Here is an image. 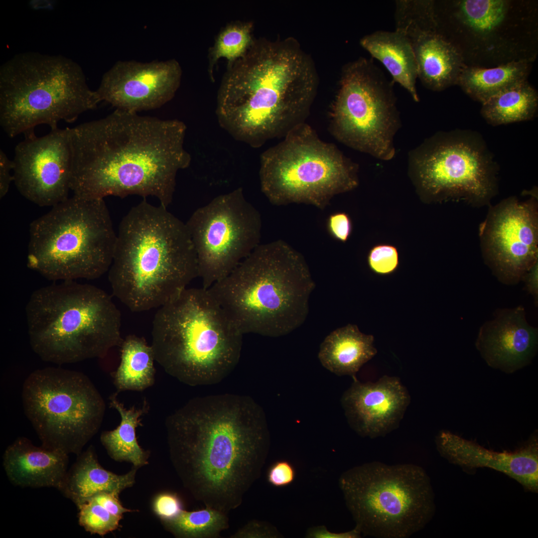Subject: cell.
Listing matches in <instances>:
<instances>
[{
    "label": "cell",
    "mask_w": 538,
    "mask_h": 538,
    "mask_svg": "<svg viewBox=\"0 0 538 538\" xmlns=\"http://www.w3.org/2000/svg\"><path fill=\"white\" fill-rule=\"evenodd\" d=\"M173 465L184 486L205 507H239L260 477L270 436L265 413L251 397H196L165 422Z\"/></svg>",
    "instance_id": "cell-1"
},
{
    "label": "cell",
    "mask_w": 538,
    "mask_h": 538,
    "mask_svg": "<svg viewBox=\"0 0 538 538\" xmlns=\"http://www.w3.org/2000/svg\"><path fill=\"white\" fill-rule=\"evenodd\" d=\"M185 124L116 109L69 128L70 190L91 199L130 195L156 198L167 208L179 170L191 162Z\"/></svg>",
    "instance_id": "cell-2"
},
{
    "label": "cell",
    "mask_w": 538,
    "mask_h": 538,
    "mask_svg": "<svg viewBox=\"0 0 538 538\" xmlns=\"http://www.w3.org/2000/svg\"><path fill=\"white\" fill-rule=\"evenodd\" d=\"M316 88L314 67L295 42L255 40L228 65L217 95L218 122L235 139L259 147L305 122Z\"/></svg>",
    "instance_id": "cell-3"
},
{
    "label": "cell",
    "mask_w": 538,
    "mask_h": 538,
    "mask_svg": "<svg viewBox=\"0 0 538 538\" xmlns=\"http://www.w3.org/2000/svg\"><path fill=\"white\" fill-rule=\"evenodd\" d=\"M143 199L120 224L108 270L113 295L133 312L159 308L198 276L186 223Z\"/></svg>",
    "instance_id": "cell-4"
},
{
    "label": "cell",
    "mask_w": 538,
    "mask_h": 538,
    "mask_svg": "<svg viewBox=\"0 0 538 538\" xmlns=\"http://www.w3.org/2000/svg\"><path fill=\"white\" fill-rule=\"evenodd\" d=\"M315 287L303 256L277 240L260 244L208 289L243 334L276 337L304 323Z\"/></svg>",
    "instance_id": "cell-5"
},
{
    "label": "cell",
    "mask_w": 538,
    "mask_h": 538,
    "mask_svg": "<svg viewBox=\"0 0 538 538\" xmlns=\"http://www.w3.org/2000/svg\"><path fill=\"white\" fill-rule=\"evenodd\" d=\"M243 335L208 288L187 287L158 308L150 345L170 376L190 386L211 385L237 365Z\"/></svg>",
    "instance_id": "cell-6"
},
{
    "label": "cell",
    "mask_w": 538,
    "mask_h": 538,
    "mask_svg": "<svg viewBox=\"0 0 538 538\" xmlns=\"http://www.w3.org/2000/svg\"><path fill=\"white\" fill-rule=\"evenodd\" d=\"M29 343L58 365L103 357L121 346V315L102 289L74 280L34 291L25 307Z\"/></svg>",
    "instance_id": "cell-7"
},
{
    "label": "cell",
    "mask_w": 538,
    "mask_h": 538,
    "mask_svg": "<svg viewBox=\"0 0 538 538\" xmlns=\"http://www.w3.org/2000/svg\"><path fill=\"white\" fill-rule=\"evenodd\" d=\"M101 102L81 66L64 56L35 52L15 55L0 68V124L11 138L35 134L38 125L58 129Z\"/></svg>",
    "instance_id": "cell-8"
},
{
    "label": "cell",
    "mask_w": 538,
    "mask_h": 538,
    "mask_svg": "<svg viewBox=\"0 0 538 538\" xmlns=\"http://www.w3.org/2000/svg\"><path fill=\"white\" fill-rule=\"evenodd\" d=\"M27 267L50 280L94 279L108 271L116 233L102 199L73 195L29 225Z\"/></svg>",
    "instance_id": "cell-9"
},
{
    "label": "cell",
    "mask_w": 538,
    "mask_h": 538,
    "mask_svg": "<svg viewBox=\"0 0 538 538\" xmlns=\"http://www.w3.org/2000/svg\"><path fill=\"white\" fill-rule=\"evenodd\" d=\"M438 32L467 66L491 68L532 63L538 53V6L517 0L435 1Z\"/></svg>",
    "instance_id": "cell-10"
},
{
    "label": "cell",
    "mask_w": 538,
    "mask_h": 538,
    "mask_svg": "<svg viewBox=\"0 0 538 538\" xmlns=\"http://www.w3.org/2000/svg\"><path fill=\"white\" fill-rule=\"evenodd\" d=\"M339 485L364 536L408 538L423 529L435 512L430 479L415 464L365 463L343 472Z\"/></svg>",
    "instance_id": "cell-11"
},
{
    "label": "cell",
    "mask_w": 538,
    "mask_h": 538,
    "mask_svg": "<svg viewBox=\"0 0 538 538\" xmlns=\"http://www.w3.org/2000/svg\"><path fill=\"white\" fill-rule=\"evenodd\" d=\"M358 166L305 122L261 156V190L272 204H310L323 209L335 195L355 189Z\"/></svg>",
    "instance_id": "cell-12"
},
{
    "label": "cell",
    "mask_w": 538,
    "mask_h": 538,
    "mask_svg": "<svg viewBox=\"0 0 538 538\" xmlns=\"http://www.w3.org/2000/svg\"><path fill=\"white\" fill-rule=\"evenodd\" d=\"M409 174L429 201L490 205L498 191V167L481 135L470 130L440 132L408 155Z\"/></svg>",
    "instance_id": "cell-13"
},
{
    "label": "cell",
    "mask_w": 538,
    "mask_h": 538,
    "mask_svg": "<svg viewBox=\"0 0 538 538\" xmlns=\"http://www.w3.org/2000/svg\"><path fill=\"white\" fill-rule=\"evenodd\" d=\"M25 414L42 446L79 455L98 431L105 402L83 373L47 367L30 374L22 389Z\"/></svg>",
    "instance_id": "cell-14"
},
{
    "label": "cell",
    "mask_w": 538,
    "mask_h": 538,
    "mask_svg": "<svg viewBox=\"0 0 538 538\" xmlns=\"http://www.w3.org/2000/svg\"><path fill=\"white\" fill-rule=\"evenodd\" d=\"M340 82L331 115L332 134L355 150L392 159L401 126L393 81L371 60L362 58L344 67Z\"/></svg>",
    "instance_id": "cell-15"
},
{
    "label": "cell",
    "mask_w": 538,
    "mask_h": 538,
    "mask_svg": "<svg viewBox=\"0 0 538 538\" xmlns=\"http://www.w3.org/2000/svg\"><path fill=\"white\" fill-rule=\"evenodd\" d=\"M185 223L205 288L228 275L260 244L261 215L241 188L214 198Z\"/></svg>",
    "instance_id": "cell-16"
},
{
    "label": "cell",
    "mask_w": 538,
    "mask_h": 538,
    "mask_svg": "<svg viewBox=\"0 0 538 538\" xmlns=\"http://www.w3.org/2000/svg\"><path fill=\"white\" fill-rule=\"evenodd\" d=\"M511 196L489 207L479 236L485 263L501 282L517 284L538 261V203Z\"/></svg>",
    "instance_id": "cell-17"
},
{
    "label": "cell",
    "mask_w": 538,
    "mask_h": 538,
    "mask_svg": "<svg viewBox=\"0 0 538 538\" xmlns=\"http://www.w3.org/2000/svg\"><path fill=\"white\" fill-rule=\"evenodd\" d=\"M13 181L26 199L52 207L68 198L71 175L69 128L24 136L14 148Z\"/></svg>",
    "instance_id": "cell-18"
},
{
    "label": "cell",
    "mask_w": 538,
    "mask_h": 538,
    "mask_svg": "<svg viewBox=\"0 0 538 538\" xmlns=\"http://www.w3.org/2000/svg\"><path fill=\"white\" fill-rule=\"evenodd\" d=\"M182 70L175 59L142 63L117 62L103 76L96 90L101 101L133 113L158 108L178 89Z\"/></svg>",
    "instance_id": "cell-19"
},
{
    "label": "cell",
    "mask_w": 538,
    "mask_h": 538,
    "mask_svg": "<svg viewBox=\"0 0 538 538\" xmlns=\"http://www.w3.org/2000/svg\"><path fill=\"white\" fill-rule=\"evenodd\" d=\"M341 403L350 426L363 437L384 436L396 429L409 404L406 389L395 377L362 383L354 377Z\"/></svg>",
    "instance_id": "cell-20"
},
{
    "label": "cell",
    "mask_w": 538,
    "mask_h": 538,
    "mask_svg": "<svg viewBox=\"0 0 538 538\" xmlns=\"http://www.w3.org/2000/svg\"><path fill=\"white\" fill-rule=\"evenodd\" d=\"M440 455L449 462L472 473L478 468L488 467L515 479L527 491H538V438L534 432L513 451H494L448 430L435 437Z\"/></svg>",
    "instance_id": "cell-21"
},
{
    "label": "cell",
    "mask_w": 538,
    "mask_h": 538,
    "mask_svg": "<svg viewBox=\"0 0 538 538\" xmlns=\"http://www.w3.org/2000/svg\"><path fill=\"white\" fill-rule=\"evenodd\" d=\"M396 29L407 39L417 66L418 78L428 89L440 91L457 84L467 66L457 48L438 31L435 21L410 12L398 20Z\"/></svg>",
    "instance_id": "cell-22"
},
{
    "label": "cell",
    "mask_w": 538,
    "mask_h": 538,
    "mask_svg": "<svg viewBox=\"0 0 538 538\" xmlns=\"http://www.w3.org/2000/svg\"><path fill=\"white\" fill-rule=\"evenodd\" d=\"M480 328L477 349L488 366L512 374L531 363L536 355L538 331L528 322L525 308L499 309Z\"/></svg>",
    "instance_id": "cell-23"
},
{
    "label": "cell",
    "mask_w": 538,
    "mask_h": 538,
    "mask_svg": "<svg viewBox=\"0 0 538 538\" xmlns=\"http://www.w3.org/2000/svg\"><path fill=\"white\" fill-rule=\"evenodd\" d=\"M3 466L9 480L15 486L59 490L68 470V455L37 446L27 438L19 437L6 448Z\"/></svg>",
    "instance_id": "cell-24"
},
{
    "label": "cell",
    "mask_w": 538,
    "mask_h": 538,
    "mask_svg": "<svg viewBox=\"0 0 538 538\" xmlns=\"http://www.w3.org/2000/svg\"><path fill=\"white\" fill-rule=\"evenodd\" d=\"M136 469L119 475L108 471L99 463L90 446L79 455L68 470L59 490L77 507L102 492L119 494L134 483Z\"/></svg>",
    "instance_id": "cell-25"
},
{
    "label": "cell",
    "mask_w": 538,
    "mask_h": 538,
    "mask_svg": "<svg viewBox=\"0 0 538 538\" xmlns=\"http://www.w3.org/2000/svg\"><path fill=\"white\" fill-rule=\"evenodd\" d=\"M374 336L348 324L331 332L321 343L318 358L322 366L339 376L355 377L361 367L377 353Z\"/></svg>",
    "instance_id": "cell-26"
},
{
    "label": "cell",
    "mask_w": 538,
    "mask_h": 538,
    "mask_svg": "<svg viewBox=\"0 0 538 538\" xmlns=\"http://www.w3.org/2000/svg\"><path fill=\"white\" fill-rule=\"evenodd\" d=\"M361 45L380 61L398 83L419 102L416 88L417 66L412 48L401 32L377 31L363 37Z\"/></svg>",
    "instance_id": "cell-27"
},
{
    "label": "cell",
    "mask_w": 538,
    "mask_h": 538,
    "mask_svg": "<svg viewBox=\"0 0 538 538\" xmlns=\"http://www.w3.org/2000/svg\"><path fill=\"white\" fill-rule=\"evenodd\" d=\"M116 392L109 398L110 406L120 414L121 422L115 429L102 433L100 440L109 456L118 461H127L136 468L147 463L148 453L138 444L136 428L141 425V417L148 411L146 401L140 407L127 408L118 399Z\"/></svg>",
    "instance_id": "cell-28"
},
{
    "label": "cell",
    "mask_w": 538,
    "mask_h": 538,
    "mask_svg": "<svg viewBox=\"0 0 538 538\" xmlns=\"http://www.w3.org/2000/svg\"><path fill=\"white\" fill-rule=\"evenodd\" d=\"M531 63L512 62L497 67L466 66L457 85L471 98L483 103L493 96L527 81Z\"/></svg>",
    "instance_id": "cell-29"
},
{
    "label": "cell",
    "mask_w": 538,
    "mask_h": 538,
    "mask_svg": "<svg viewBox=\"0 0 538 538\" xmlns=\"http://www.w3.org/2000/svg\"><path fill=\"white\" fill-rule=\"evenodd\" d=\"M155 358L151 345L134 335H130L121 344V361L113 373L117 392L142 391L154 383Z\"/></svg>",
    "instance_id": "cell-30"
},
{
    "label": "cell",
    "mask_w": 538,
    "mask_h": 538,
    "mask_svg": "<svg viewBox=\"0 0 538 538\" xmlns=\"http://www.w3.org/2000/svg\"><path fill=\"white\" fill-rule=\"evenodd\" d=\"M538 107V93L526 81L482 103L480 113L489 124L498 126L531 120Z\"/></svg>",
    "instance_id": "cell-31"
},
{
    "label": "cell",
    "mask_w": 538,
    "mask_h": 538,
    "mask_svg": "<svg viewBox=\"0 0 538 538\" xmlns=\"http://www.w3.org/2000/svg\"><path fill=\"white\" fill-rule=\"evenodd\" d=\"M162 522L178 538H216L229 528L226 513L207 507L194 511L182 510L174 517Z\"/></svg>",
    "instance_id": "cell-32"
},
{
    "label": "cell",
    "mask_w": 538,
    "mask_h": 538,
    "mask_svg": "<svg viewBox=\"0 0 538 538\" xmlns=\"http://www.w3.org/2000/svg\"><path fill=\"white\" fill-rule=\"evenodd\" d=\"M253 23L236 21L224 27L209 50V72L213 78V70L217 61L226 58L230 65L244 56L253 44Z\"/></svg>",
    "instance_id": "cell-33"
},
{
    "label": "cell",
    "mask_w": 538,
    "mask_h": 538,
    "mask_svg": "<svg viewBox=\"0 0 538 538\" xmlns=\"http://www.w3.org/2000/svg\"><path fill=\"white\" fill-rule=\"evenodd\" d=\"M78 522L87 532L104 536L117 529L122 518L116 516L93 499L77 507Z\"/></svg>",
    "instance_id": "cell-34"
},
{
    "label": "cell",
    "mask_w": 538,
    "mask_h": 538,
    "mask_svg": "<svg viewBox=\"0 0 538 538\" xmlns=\"http://www.w3.org/2000/svg\"><path fill=\"white\" fill-rule=\"evenodd\" d=\"M368 263L370 269L376 274H391L399 266L398 250L396 247L390 245L376 246L369 253Z\"/></svg>",
    "instance_id": "cell-35"
},
{
    "label": "cell",
    "mask_w": 538,
    "mask_h": 538,
    "mask_svg": "<svg viewBox=\"0 0 538 538\" xmlns=\"http://www.w3.org/2000/svg\"><path fill=\"white\" fill-rule=\"evenodd\" d=\"M282 535L272 525L263 521L252 520L249 522L235 533L231 538H277Z\"/></svg>",
    "instance_id": "cell-36"
},
{
    "label": "cell",
    "mask_w": 538,
    "mask_h": 538,
    "mask_svg": "<svg viewBox=\"0 0 538 538\" xmlns=\"http://www.w3.org/2000/svg\"><path fill=\"white\" fill-rule=\"evenodd\" d=\"M153 509L161 520L172 518L183 510L178 496L170 493L160 494L156 496L153 501Z\"/></svg>",
    "instance_id": "cell-37"
},
{
    "label": "cell",
    "mask_w": 538,
    "mask_h": 538,
    "mask_svg": "<svg viewBox=\"0 0 538 538\" xmlns=\"http://www.w3.org/2000/svg\"><path fill=\"white\" fill-rule=\"evenodd\" d=\"M294 466L286 460H279L273 463L268 470L267 479L272 486L282 487L291 484L295 478Z\"/></svg>",
    "instance_id": "cell-38"
},
{
    "label": "cell",
    "mask_w": 538,
    "mask_h": 538,
    "mask_svg": "<svg viewBox=\"0 0 538 538\" xmlns=\"http://www.w3.org/2000/svg\"><path fill=\"white\" fill-rule=\"evenodd\" d=\"M327 227L330 234L342 242L348 240L352 230L351 219L348 214L343 212L331 215L328 220Z\"/></svg>",
    "instance_id": "cell-39"
},
{
    "label": "cell",
    "mask_w": 538,
    "mask_h": 538,
    "mask_svg": "<svg viewBox=\"0 0 538 538\" xmlns=\"http://www.w3.org/2000/svg\"><path fill=\"white\" fill-rule=\"evenodd\" d=\"M119 494L115 493L102 492L96 494L90 499H93L101 504L113 515L122 518L124 513L133 511L122 506L119 501Z\"/></svg>",
    "instance_id": "cell-40"
},
{
    "label": "cell",
    "mask_w": 538,
    "mask_h": 538,
    "mask_svg": "<svg viewBox=\"0 0 538 538\" xmlns=\"http://www.w3.org/2000/svg\"><path fill=\"white\" fill-rule=\"evenodd\" d=\"M362 533L357 527L351 531L342 532H332L327 530L324 526H318L308 529L305 537L307 538H361Z\"/></svg>",
    "instance_id": "cell-41"
},
{
    "label": "cell",
    "mask_w": 538,
    "mask_h": 538,
    "mask_svg": "<svg viewBox=\"0 0 538 538\" xmlns=\"http://www.w3.org/2000/svg\"><path fill=\"white\" fill-rule=\"evenodd\" d=\"M13 160H10L1 149L0 150V198L8 192L10 184L13 181Z\"/></svg>",
    "instance_id": "cell-42"
},
{
    "label": "cell",
    "mask_w": 538,
    "mask_h": 538,
    "mask_svg": "<svg viewBox=\"0 0 538 538\" xmlns=\"http://www.w3.org/2000/svg\"><path fill=\"white\" fill-rule=\"evenodd\" d=\"M538 261L525 273L521 280L525 283L526 290L533 296L536 306L538 303Z\"/></svg>",
    "instance_id": "cell-43"
}]
</instances>
